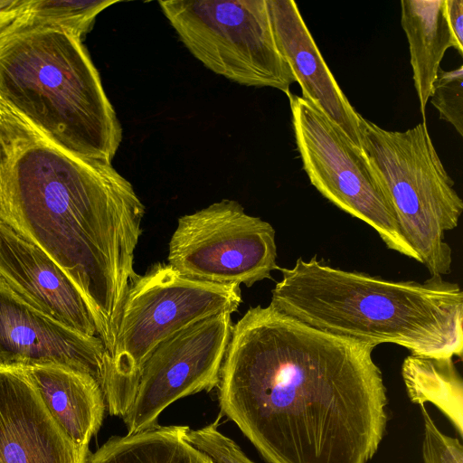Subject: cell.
Listing matches in <instances>:
<instances>
[{
  "mask_svg": "<svg viewBox=\"0 0 463 463\" xmlns=\"http://www.w3.org/2000/svg\"><path fill=\"white\" fill-rule=\"evenodd\" d=\"M279 270L269 306L309 326L373 346L398 345L415 356L462 357L463 292L455 282L393 281L317 256Z\"/></svg>",
  "mask_w": 463,
  "mask_h": 463,
  "instance_id": "cell-3",
  "label": "cell"
},
{
  "mask_svg": "<svg viewBox=\"0 0 463 463\" xmlns=\"http://www.w3.org/2000/svg\"><path fill=\"white\" fill-rule=\"evenodd\" d=\"M189 52L241 85L290 92L296 82L273 35L266 0L158 2Z\"/></svg>",
  "mask_w": 463,
  "mask_h": 463,
  "instance_id": "cell-7",
  "label": "cell"
},
{
  "mask_svg": "<svg viewBox=\"0 0 463 463\" xmlns=\"http://www.w3.org/2000/svg\"><path fill=\"white\" fill-rule=\"evenodd\" d=\"M0 278L44 315L81 335L98 336L93 315L71 278L45 252L2 222Z\"/></svg>",
  "mask_w": 463,
  "mask_h": 463,
  "instance_id": "cell-13",
  "label": "cell"
},
{
  "mask_svg": "<svg viewBox=\"0 0 463 463\" xmlns=\"http://www.w3.org/2000/svg\"><path fill=\"white\" fill-rule=\"evenodd\" d=\"M231 315L200 320L155 348L141 369L136 395L123 418L128 434L157 426L158 416L174 402L218 386L233 326Z\"/></svg>",
  "mask_w": 463,
  "mask_h": 463,
  "instance_id": "cell-10",
  "label": "cell"
},
{
  "mask_svg": "<svg viewBox=\"0 0 463 463\" xmlns=\"http://www.w3.org/2000/svg\"><path fill=\"white\" fill-rule=\"evenodd\" d=\"M168 262L191 279L251 287L279 269L276 232L237 201L223 199L178 219Z\"/></svg>",
  "mask_w": 463,
  "mask_h": 463,
  "instance_id": "cell-9",
  "label": "cell"
},
{
  "mask_svg": "<svg viewBox=\"0 0 463 463\" xmlns=\"http://www.w3.org/2000/svg\"><path fill=\"white\" fill-rule=\"evenodd\" d=\"M402 375L410 400L420 406L433 403L462 436L463 385L453 359L411 354L403 361Z\"/></svg>",
  "mask_w": 463,
  "mask_h": 463,
  "instance_id": "cell-18",
  "label": "cell"
},
{
  "mask_svg": "<svg viewBox=\"0 0 463 463\" xmlns=\"http://www.w3.org/2000/svg\"><path fill=\"white\" fill-rule=\"evenodd\" d=\"M277 48L303 99L328 117L362 152L359 117L328 69L293 0H266Z\"/></svg>",
  "mask_w": 463,
  "mask_h": 463,
  "instance_id": "cell-14",
  "label": "cell"
},
{
  "mask_svg": "<svg viewBox=\"0 0 463 463\" xmlns=\"http://www.w3.org/2000/svg\"><path fill=\"white\" fill-rule=\"evenodd\" d=\"M145 206L113 166L54 145L0 99V222L51 257L85 298L110 355Z\"/></svg>",
  "mask_w": 463,
  "mask_h": 463,
  "instance_id": "cell-2",
  "label": "cell"
},
{
  "mask_svg": "<svg viewBox=\"0 0 463 463\" xmlns=\"http://www.w3.org/2000/svg\"><path fill=\"white\" fill-rule=\"evenodd\" d=\"M448 23L453 36L454 49L463 54V1L445 0Z\"/></svg>",
  "mask_w": 463,
  "mask_h": 463,
  "instance_id": "cell-22",
  "label": "cell"
},
{
  "mask_svg": "<svg viewBox=\"0 0 463 463\" xmlns=\"http://www.w3.org/2000/svg\"><path fill=\"white\" fill-rule=\"evenodd\" d=\"M439 118L450 123L463 136V67L439 69L430 95Z\"/></svg>",
  "mask_w": 463,
  "mask_h": 463,
  "instance_id": "cell-19",
  "label": "cell"
},
{
  "mask_svg": "<svg viewBox=\"0 0 463 463\" xmlns=\"http://www.w3.org/2000/svg\"><path fill=\"white\" fill-rule=\"evenodd\" d=\"M224 463H255L243 451H236L228 457Z\"/></svg>",
  "mask_w": 463,
  "mask_h": 463,
  "instance_id": "cell-23",
  "label": "cell"
},
{
  "mask_svg": "<svg viewBox=\"0 0 463 463\" xmlns=\"http://www.w3.org/2000/svg\"><path fill=\"white\" fill-rule=\"evenodd\" d=\"M241 303L240 286L191 279L169 264L156 263L138 275L127 293L115 348L107 359L101 389L109 412L127 414L141 369L158 345L206 317L235 312Z\"/></svg>",
  "mask_w": 463,
  "mask_h": 463,
  "instance_id": "cell-6",
  "label": "cell"
},
{
  "mask_svg": "<svg viewBox=\"0 0 463 463\" xmlns=\"http://www.w3.org/2000/svg\"><path fill=\"white\" fill-rule=\"evenodd\" d=\"M362 154L399 230L430 277L451 271L446 232L458 227L463 201L430 138L426 121L386 130L359 117Z\"/></svg>",
  "mask_w": 463,
  "mask_h": 463,
  "instance_id": "cell-5",
  "label": "cell"
},
{
  "mask_svg": "<svg viewBox=\"0 0 463 463\" xmlns=\"http://www.w3.org/2000/svg\"><path fill=\"white\" fill-rule=\"evenodd\" d=\"M374 347L250 307L232 326L221 411L268 463H368L388 420Z\"/></svg>",
  "mask_w": 463,
  "mask_h": 463,
  "instance_id": "cell-1",
  "label": "cell"
},
{
  "mask_svg": "<svg viewBox=\"0 0 463 463\" xmlns=\"http://www.w3.org/2000/svg\"><path fill=\"white\" fill-rule=\"evenodd\" d=\"M401 24L406 34L414 87L425 120L432 84L446 51L453 47L445 0H402Z\"/></svg>",
  "mask_w": 463,
  "mask_h": 463,
  "instance_id": "cell-16",
  "label": "cell"
},
{
  "mask_svg": "<svg viewBox=\"0 0 463 463\" xmlns=\"http://www.w3.org/2000/svg\"><path fill=\"white\" fill-rule=\"evenodd\" d=\"M42 27L37 0H0V42L24 30Z\"/></svg>",
  "mask_w": 463,
  "mask_h": 463,
  "instance_id": "cell-21",
  "label": "cell"
},
{
  "mask_svg": "<svg viewBox=\"0 0 463 463\" xmlns=\"http://www.w3.org/2000/svg\"><path fill=\"white\" fill-rule=\"evenodd\" d=\"M108 352L17 296L0 278V367L53 364L91 375L102 386Z\"/></svg>",
  "mask_w": 463,
  "mask_h": 463,
  "instance_id": "cell-11",
  "label": "cell"
},
{
  "mask_svg": "<svg viewBox=\"0 0 463 463\" xmlns=\"http://www.w3.org/2000/svg\"><path fill=\"white\" fill-rule=\"evenodd\" d=\"M0 99L59 147L112 164L122 128L82 40L61 27L0 42Z\"/></svg>",
  "mask_w": 463,
  "mask_h": 463,
  "instance_id": "cell-4",
  "label": "cell"
},
{
  "mask_svg": "<svg viewBox=\"0 0 463 463\" xmlns=\"http://www.w3.org/2000/svg\"><path fill=\"white\" fill-rule=\"evenodd\" d=\"M19 368L65 433L78 446L89 448L91 438L102 424L106 409L99 383L88 373L61 365Z\"/></svg>",
  "mask_w": 463,
  "mask_h": 463,
  "instance_id": "cell-15",
  "label": "cell"
},
{
  "mask_svg": "<svg viewBox=\"0 0 463 463\" xmlns=\"http://www.w3.org/2000/svg\"><path fill=\"white\" fill-rule=\"evenodd\" d=\"M188 426H160L113 436L87 463H215L186 439Z\"/></svg>",
  "mask_w": 463,
  "mask_h": 463,
  "instance_id": "cell-17",
  "label": "cell"
},
{
  "mask_svg": "<svg viewBox=\"0 0 463 463\" xmlns=\"http://www.w3.org/2000/svg\"><path fill=\"white\" fill-rule=\"evenodd\" d=\"M19 367H0V463H87Z\"/></svg>",
  "mask_w": 463,
  "mask_h": 463,
  "instance_id": "cell-12",
  "label": "cell"
},
{
  "mask_svg": "<svg viewBox=\"0 0 463 463\" xmlns=\"http://www.w3.org/2000/svg\"><path fill=\"white\" fill-rule=\"evenodd\" d=\"M296 144L311 184L380 236L388 249L420 263L403 238L362 152L319 109L289 92Z\"/></svg>",
  "mask_w": 463,
  "mask_h": 463,
  "instance_id": "cell-8",
  "label": "cell"
},
{
  "mask_svg": "<svg viewBox=\"0 0 463 463\" xmlns=\"http://www.w3.org/2000/svg\"><path fill=\"white\" fill-rule=\"evenodd\" d=\"M424 423L422 457L424 463H463V447L458 439L442 433L424 405L420 406Z\"/></svg>",
  "mask_w": 463,
  "mask_h": 463,
  "instance_id": "cell-20",
  "label": "cell"
}]
</instances>
